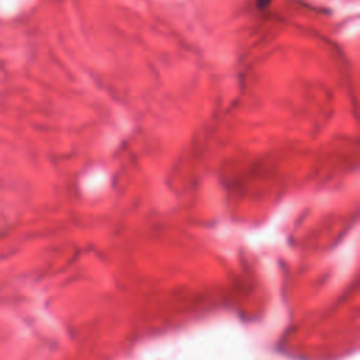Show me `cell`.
<instances>
[{
  "label": "cell",
  "instance_id": "obj_1",
  "mask_svg": "<svg viewBox=\"0 0 360 360\" xmlns=\"http://www.w3.org/2000/svg\"><path fill=\"white\" fill-rule=\"evenodd\" d=\"M273 0H256L257 8H267L271 4Z\"/></svg>",
  "mask_w": 360,
  "mask_h": 360
}]
</instances>
